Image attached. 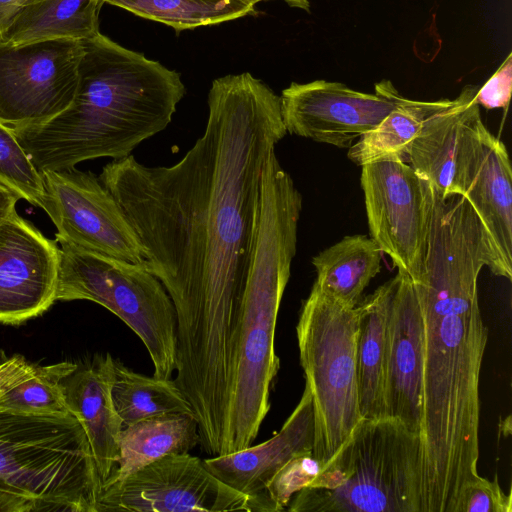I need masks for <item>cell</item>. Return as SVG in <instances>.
Returning a JSON list of instances; mask_svg holds the SVG:
<instances>
[{"instance_id":"34","label":"cell","mask_w":512,"mask_h":512,"mask_svg":"<svg viewBox=\"0 0 512 512\" xmlns=\"http://www.w3.org/2000/svg\"><path fill=\"white\" fill-rule=\"evenodd\" d=\"M27 0H0V42Z\"/></svg>"},{"instance_id":"12","label":"cell","mask_w":512,"mask_h":512,"mask_svg":"<svg viewBox=\"0 0 512 512\" xmlns=\"http://www.w3.org/2000/svg\"><path fill=\"white\" fill-rule=\"evenodd\" d=\"M252 512L249 496L228 486L189 453L168 454L102 487L97 512Z\"/></svg>"},{"instance_id":"17","label":"cell","mask_w":512,"mask_h":512,"mask_svg":"<svg viewBox=\"0 0 512 512\" xmlns=\"http://www.w3.org/2000/svg\"><path fill=\"white\" fill-rule=\"evenodd\" d=\"M314 406L307 384L302 397L272 438L255 446L204 459L205 467L252 501V512H277L267 494L275 474L291 459L313 451Z\"/></svg>"},{"instance_id":"9","label":"cell","mask_w":512,"mask_h":512,"mask_svg":"<svg viewBox=\"0 0 512 512\" xmlns=\"http://www.w3.org/2000/svg\"><path fill=\"white\" fill-rule=\"evenodd\" d=\"M361 167L370 237L398 271L417 281L427 254L433 188L402 160L376 161Z\"/></svg>"},{"instance_id":"8","label":"cell","mask_w":512,"mask_h":512,"mask_svg":"<svg viewBox=\"0 0 512 512\" xmlns=\"http://www.w3.org/2000/svg\"><path fill=\"white\" fill-rule=\"evenodd\" d=\"M59 244L56 301L89 300L108 309L141 339L153 376L169 379L176 370L177 320L161 281L144 264Z\"/></svg>"},{"instance_id":"7","label":"cell","mask_w":512,"mask_h":512,"mask_svg":"<svg viewBox=\"0 0 512 512\" xmlns=\"http://www.w3.org/2000/svg\"><path fill=\"white\" fill-rule=\"evenodd\" d=\"M357 309L312 287L296 326L300 364L314 406L312 454L323 466L361 419L358 402Z\"/></svg>"},{"instance_id":"20","label":"cell","mask_w":512,"mask_h":512,"mask_svg":"<svg viewBox=\"0 0 512 512\" xmlns=\"http://www.w3.org/2000/svg\"><path fill=\"white\" fill-rule=\"evenodd\" d=\"M394 279L379 286L356 306V361L361 418H382L385 413L387 326Z\"/></svg>"},{"instance_id":"30","label":"cell","mask_w":512,"mask_h":512,"mask_svg":"<svg viewBox=\"0 0 512 512\" xmlns=\"http://www.w3.org/2000/svg\"><path fill=\"white\" fill-rule=\"evenodd\" d=\"M459 512H512L511 493H504L497 477L479 476L465 489Z\"/></svg>"},{"instance_id":"15","label":"cell","mask_w":512,"mask_h":512,"mask_svg":"<svg viewBox=\"0 0 512 512\" xmlns=\"http://www.w3.org/2000/svg\"><path fill=\"white\" fill-rule=\"evenodd\" d=\"M60 247L16 210L0 224V324L19 325L56 301Z\"/></svg>"},{"instance_id":"11","label":"cell","mask_w":512,"mask_h":512,"mask_svg":"<svg viewBox=\"0 0 512 512\" xmlns=\"http://www.w3.org/2000/svg\"><path fill=\"white\" fill-rule=\"evenodd\" d=\"M41 174L45 187L41 208L57 228L58 243L144 264L135 230L99 176L75 167Z\"/></svg>"},{"instance_id":"26","label":"cell","mask_w":512,"mask_h":512,"mask_svg":"<svg viewBox=\"0 0 512 512\" xmlns=\"http://www.w3.org/2000/svg\"><path fill=\"white\" fill-rule=\"evenodd\" d=\"M106 3L178 32L258 14L256 5L241 0H106Z\"/></svg>"},{"instance_id":"21","label":"cell","mask_w":512,"mask_h":512,"mask_svg":"<svg viewBox=\"0 0 512 512\" xmlns=\"http://www.w3.org/2000/svg\"><path fill=\"white\" fill-rule=\"evenodd\" d=\"M198 444V423L192 414L171 413L125 426L119 436L117 467L103 486L119 482L168 454L188 453Z\"/></svg>"},{"instance_id":"10","label":"cell","mask_w":512,"mask_h":512,"mask_svg":"<svg viewBox=\"0 0 512 512\" xmlns=\"http://www.w3.org/2000/svg\"><path fill=\"white\" fill-rule=\"evenodd\" d=\"M83 53L82 42L70 39L0 42V122L36 125L66 109L77 90Z\"/></svg>"},{"instance_id":"22","label":"cell","mask_w":512,"mask_h":512,"mask_svg":"<svg viewBox=\"0 0 512 512\" xmlns=\"http://www.w3.org/2000/svg\"><path fill=\"white\" fill-rule=\"evenodd\" d=\"M106 0H27L1 42L22 45L51 39L85 41L99 33Z\"/></svg>"},{"instance_id":"27","label":"cell","mask_w":512,"mask_h":512,"mask_svg":"<svg viewBox=\"0 0 512 512\" xmlns=\"http://www.w3.org/2000/svg\"><path fill=\"white\" fill-rule=\"evenodd\" d=\"M78 364L35 365L34 370L0 397V409L30 414L66 415L63 381Z\"/></svg>"},{"instance_id":"23","label":"cell","mask_w":512,"mask_h":512,"mask_svg":"<svg viewBox=\"0 0 512 512\" xmlns=\"http://www.w3.org/2000/svg\"><path fill=\"white\" fill-rule=\"evenodd\" d=\"M382 252L371 237L345 236L312 258V287L341 305L354 308L370 281L380 272Z\"/></svg>"},{"instance_id":"24","label":"cell","mask_w":512,"mask_h":512,"mask_svg":"<svg viewBox=\"0 0 512 512\" xmlns=\"http://www.w3.org/2000/svg\"><path fill=\"white\" fill-rule=\"evenodd\" d=\"M111 395L123 426L171 414H192L189 402L174 379L148 377L114 359V380Z\"/></svg>"},{"instance_id":"19","label":"cell","mask_w":512,"mask_h":512,"mask_svg":"<svg viewBox=\"0 0 512 512\" xmlns=\"http://www.w3.org/2000/svg\"><path fill=\"white\" fill-rule=\"evenodd\" d=\"M114 358L107 353L79 366L63 381L70 413L81 423L103 484L114 473L123 423L111 395Z\"/></svg>"},{"instance_id":"5","label":"cell","mask_w":512,"mask_h":512,"mask_svg":"<svg viewBox=\"0 0 512 512\" xmlns=\"http://www.w3.org/2000/svg\"><path fill=\"white\" fill-rule=\"evenodd\" d=\"M291 512H424L420 435L392 417L361 418Z\"/></svg>"},{"instance_id":"2","label":"cell","mask_w":512,"mask_h":512,"mask_svg":"<svg viewBox=\"0 0 512 512\" xmlns=\"http://www.w3.org/2000/svg\"><path fill=\"white\" fill-rule=\"evenodd\" d=\"M487 264L477 216L458 194L435 195L422 273L424 512H459L479 459L480 372L488 340L477 281Z\"/></svg>"},{"instance_id":"18","label":"cell","mask_w":512,"mask_h":512,"mask_svg":"<svg viewBox=\"0 0 512 512\" xmlns=\"http://www.w3.org/2000/svg\"><path fill=\"white\" fill-rule=\"evenodd\" d=\"M480 223L486 266L512 278V170L505 144L488 132L476 173L463 195Z\"/></svg>"},{"instance_id":"36","label":"cell","mask_w":512,"mask_h":512,"mask_svg":"<svg viewBox=\"0 0 512 512\" xmlns=\"http://www.w3.org/2000/svg\"><path fill=\"white\" fill-rule=\"evenodd\" d=\"M241 1L256 5L257 3H260V2L275 1V0H241ZM279 1H283L291 8H297V9L303 10L307 13H310V8H311L310 0H279Z\"/></svg>"},{"instance_id":"28","label":"cell","mask_w":512,"mask_h":512,"mask_svg":"<svg viewBox=\"0 0 512 512\" xmlns=\"http://www.w3.org/2000/svg\"><path fill=\"white\" fill-rule=\"evenodd\" d=\"M0 183L20 199L40 207L45 196L42 174L19 143L13 129L0 122Z\"/></svg>"},{"instance_id":"4","label":"cell","mask_w":512,"mask_h":512,"mask_svg":"<svg viewBox=\"0 0 512 512\" xmlns=\"http://www.w3.org/2000/svg\"><path fill=\"white\" fill-rule=\"evenodd\" d=\"M302 195L280 167L262 177L259 210L241 301L231 401L229 454L256 439L280 368L275 330L296 254Z\"/></svg>"},{"instance_id":"13","label":"cell","mask_w":512,"mask_h":512,"mask_svg":"<svg viewBox=\"0 0 512 512\" xmlns=\"http://www.w3.org/2000/svg\"><path fill=\"white\" fill-rule=\"evenodd\" d=\"M403 98L389 80L376 83L374 93L335 81L292 82L280 95L281 114L287 133L349 148Z\"/></svg>"},{"instance_id":"6","label":"cell","mask_w":512,"mask_h":512,"mask_svg":"<svg viewBox=\"0 0 512 512\" xmlns=\"http://www.w3.org/2000/svg\"><path fill=\"white\" fill-rule=\"evenodd\" d=\"M0 480L42 512H97L102 481L86 433L72 414L0 409Z\"/></svg>"},{"instance_id":"35","label":"cell","mask_w":512,"mask_h":512,"mask_svg":"<svg viewBox=\"0 0 512 512\" xmlns=\"http://www.w3.org/2000/svg\"><path fill=\"white\" fill-rule=\"evenodd\" d=\"M19 199L13 191L0 183V224L16 210Z\"/></svg>"},{"instance_id":"32","label":"cell","mask_w":512,"mask_h":512,"mask_svg":"<svg viewBox=\"0 0 512 512\" xmlns=\"http://www.w3.org/2000/svg\"><path fill=\"white\" fill-rule=\"evenodd\" d=\"M36 364L22 355H13L0 362V397L28 376Z\"/></svg>"},{"instance_id":"16","label":"cell","mask_w":512,"mask_h":512,"mask_svg":"<svg viewBox=\"0 0 512 512\" xmlns=\"http://www.w3.org/2000/svg\"><path fill=\"white\" fill-rule=\"evenodd\" d=\"M387 326L385 413L420 435L422 420L423 327L412 279L393 277Z\"/></svg>"},{"instance_id":"29","label":"cell","mask_w":512,"mask_h":512,"mask_svg":"<svg viewBox=\"0 0 512 512\" xmlns=\"http://www.w3.org/2000/svg\"><path fill=\"white\" fill-rule=\"evenodd\" d=\"M323 464L312 452L301 454L286 463L272 478L267 494L276 511H284L291 498L309 486L321 471Z\"/></svg>"},{"instance_id":"33","label":"cell","mask_w":512,"mask_h":512,"mask_svg":"<svg viewBox=\"0 0 512 512\" xmlns=\"http://www.w3.org/2000/svg\"><path fill=\"white\" fill-rule=\"evenodd\" d=\"M0 512H42L37 501L0 480Z\"/></svg>"},{"instance_id":"31","label":"cell","mask_w":512,"mask_h":512,"mask_svg":"<svg viewBox=\"0 0 512 512\" xmlns=\"http://www.w3.org/2000/svg\"><path fill=\"white\" fill-rule=\"evenodd\" d=\"M512 89V54L509 53L492 77L478 89L475 99L485 109L506 108Z\"/></svg>"},{"instance_id":"1","label":"cell","mask_w":512,"mask_h":512,"mask_svg":"<svg viewBox=\"0 0 512 512\" xmlns=\"http://www.w3.org/2000/svg\"><path fill=\"white\" fill-rule=\"evenodd\" d=\"M204 133L171 166L103 167L177 320L175 383L200 416L233 393L241 301L266 161L287 134L280 96L249 72L213 80Z\"/></svg>"},{"instance_id":"25","label":"cell","mask_w":512,"mask_h":512,"mask_svg":"<svg viewBox=\"0 0 512 512\" xmlns=\"http://www.w3.org/2000/svg\"><path fill=\"white\" fill-rule=\"evenodd\" d=\"M445 101H420L404 97L374 129L348 148V158L359 166L382 160L407 162L409 145L422 123Z\"/></svg>"},{"instance_id":"3","label":"cell","mask_w":512,"mask_h":512,"mask_svg":"<svg viewBox=\"0 0 512 512\" xmlns=\"http://www.w3.org/2000/svg\"><path fill=\"white\" fill-rule=\"evenodd\" d=\"M82 44L70 105L41 124L11 127L40 173L131 155L170 124L186 93L177 71L100 32Z\"/></svg>"},{"instance_id":"14","label":"cell","mask_w":512,"mask_h":512,"mask_svg":"<svg viewBox=\"0 0 512 512\" xmlns=\"http://www.w3.org/2000/svg\"><path fill=\"white\" fill-rule=\"evenodd\" d=\"M478 89L466 85L455 99H446L409 145L407 163L441 197L463 196L482 156L489 130L475 99Z\"/></svg>"}]
</instances>
